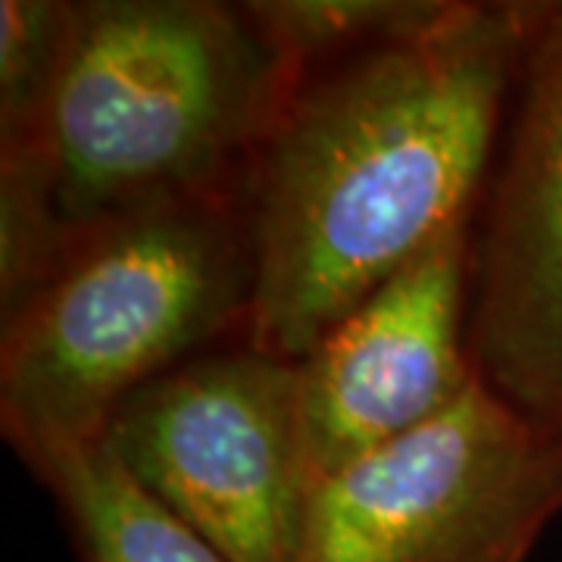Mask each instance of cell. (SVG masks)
Instances as JSON below:
<instances>
[{"label": "cell", "instance_id": "30bf717a", "mask_svg": "<svg viewBox=\"0 0 562 562\" xmlns=\"http://www.w3.org/2000/svg\"><path fill=\"white\" fill-rule=\"evenodd\" d=\"M41 144L0 147V322L54 272L72 241Z\"/></svg>", "mask_w": 562, "mask_h": 562}, {"label": "cell", "instance_id": "5b68a950", "mask_svg": "<svg viewBox=\"0 0 562 562\" xmlns=\"http://www.w3.org/2000/svg\"><path fill=\"white\" fill-rule=\"evenodd\" d=\"M562 516V435L487 387L325 475L297 562H525Z\"/></svg>", "mask_w": 562, "mask_h": 562}, {"label": "cell", "instance_id": "52a82bcc", "mask_svg": "<svg viewBox=\"0 0 562 562\" xmlns=\"http://www.w3.org/2000/svg\"><path fill=\"white\" fill-rule=\"evenodd\" d=\"M475 220L447 228L297 362L316 482L438 419L472 387Z\"/></svg>", "mask_w": 562, "mask_h": 562}, {"label": "cell", "instance_id": "9c48e42d", "mask_svg": "<svg viewBox=\"0 0 562 562\" xmlns=\"http://www.w3.org/2000/svg\"><path fill=\"white\" fill-rule=\"evenodd\" d=\"M462 0H247L244 10L306 76L328 63L441 29Z\"/></svg>", "mask_w": 562, "mask_h": 562}, {"label": "cell", "instance_id": "7a4b0ae2", "mask_svg": "<svg viewBox=\"0 0 562 562\" xmlns=\"http://www.w3.org/2000/svg\"><path fill=\"white\" fill-rule=\"evenodd\" d=\"M257 254L244 194L138 203L72 232L54 272L0 322V425L32 460L91 447L128 394L247 338Z\"/></svg>", "mask_w": 562, "mask_h": 562}, {"label": "cell", "instance_id": "277c9868", "mask_svg": "<svg viewBox=\"0 0 562 562\" xmlns=\"http://www.w3.org/2000/svg\"><path fill=\"white\" fill-rule=\"evenodd\" d=\"M98 447L228 562H297L316 487L297 362L210 350L128 394Z\"/></svg>", "mask_w": 562, "mask_h": 562}, {"label": "cell", "instance_id": "8992f818", "mask_svg": "<svg viewBox=\"0 0 562 562\" xmlns=\"http://www.w3.org/2000/svg\"><path fill=\"white\" fill-rule=\"evenodd\" d=\"M469 360L494 397L562 435V0H535L479 206Z\"/></svg>", "mask_w": 562, "mask_h": 562}, {"label": "cell", "instance_id": "8fae6325", "mask_svg": "<svg viewBox=\"0 0 562 562\" xmlns=\"http://www.w3.org/2000/svg\"><path fill=\"white\" fill-rule=\"evenodd\" d=\"M72 3H0V147L35 144L60 72Z\"/></svg>", "mask_w": 562, "mask_h": 562}, {"label": "cell", "instance_id": "3957f363", "mask_svg": "<svg viewBox=\"0 0 562 562\" xmlns=\"http://www.w3.org/2000/svg\"><path fill=\"white\" fill-rule=\"evenodd\" d=\"M297 69L244 3H72L41 150L72 228L160 198L244 194Z\"/></svg>", "mask_w": 562, "mask_h": 562}, {"label": "cell", "instance_id": "ba28073f", "mask_svg": "<svg viewBox=\"0 0 562 562\" xmlns=\"http://www.w3.org/2000/svg\"><path fill=\"white\" fill-rule=\"evenodd\" d=\"M50 497L79 562H228L125 479L98 443L25 460Z\"/></svg>", "mask_w": 562, "mask_h": 562}, {"label": "cell", "instance_id": "6da1fadb", "mask_svg": "<svg viewBox=\"0 0 562 562\" xmlns=\"http://www.w3.org/2000/svg\"><path fill=\"white\" fill-rule=\"evenodd\" d=\"M531 20L535 0H462L422 38L297 81L247 176V344L301 362L447 228L479 216Z\"/></svg>", "mask_w": 562, "mask_h": 562}]
</instances>
